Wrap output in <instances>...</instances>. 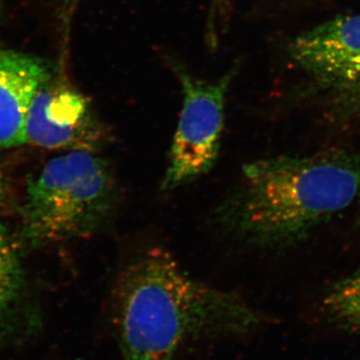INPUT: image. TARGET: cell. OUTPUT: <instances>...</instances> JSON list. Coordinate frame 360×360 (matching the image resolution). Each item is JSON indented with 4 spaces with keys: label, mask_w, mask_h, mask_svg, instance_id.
Returning <instances> with one entry per match:
<instances>
[{
    "label": "cell",
    "mask_w": 360,
    "mask_h": 360,
    "mask_svg": "<svg viewBox=\"0 0 360 360\" xmlns=\"http://www.w3.org/2000/svg\"><path fill=\"white\" fill-rule=\"evenodd\" d=\"M359 225H360V213H359Z\"/></svg>",
    "instance_id": "14"
},
{
    "label": "cell",
    "mask_w": 360,
    "mask_h": 360,
    "mask_svg": "<svg viewBox=\"0 0 360 360\" xmlns=\"http://www.w3.org/2000/svg\"><path fill=\"white\" fill-rule=\"evenodd\" d=\"M120 200L108 160L94 151H68L28 182L20 208L21 241L40 248L94 236L112 221Z\"/></svg>",
    "instance_id": "3"
},
{
    "label": "cell",
    "mask_w": 360,
    "mask_h": 360,
    "mask_svg": "<svg viewBox=\"0 0 360 360\" xmlns=\"http://www.w3.org/2000/svg\"><path fill=\"white\" fill-rule=\"evenodd\" d=\"M110 322L122 360H179L194 345L252 335L264 314L243 298L193 278L153 248L116 279Z\"/></svg>",
    "instance_id": "1"
},
{
    "label": "cell",
    "mask_w": 360,
    "mask_h": 360,
    "mask_svg": "<svg viewBox=\"0 0 360 360\" xmlns=\"http://www.w3.org/2000/svg\"><path fill=\"white\" fill-rule=\"evenodd\" d=\"M322 303L336 323L360 330V269L333 283Z\"/></svg>",
    "instance_id": "9"
},
{
    "label": "cell",
    "mask_w": 360,
    "mask_h": 360,
    "mask_svg": "<svg viewBox=\"0 0 360 360\" xmlns=\"http://www.w3.org/2000/svg\"><path fill=\"white\" fill-rule=\"evenodd\" d=\"M296 68L328 96L338 120L360 118V13L338 16L288 45Z\"/></svg>",
    "instance_id": "5"
},
{
    "label": "cell",
    "mask_w": 360,
    "mask_h": 360,
    "mask_svg": "<svg viewBox=\"0 0 360 360\" xmlns=\"http://www.w3.org/2000/svg\"><path fill=\"white\" fill-rule=\"evenodd\" d=\"M52 77L42 59L0 49V148L26 143V120L33 98Z\"/></svg>",
    "instance_id": "7"
},
{
    "label": "cell",
    "mask_w": 360,
    "mask_h": 360,
    "mask_svg": "<svg viewBox=\"0 0 360 360\" xmlns=\"http://www.w3.org/2000/svg\"><path fill=\"white\" fill-rule=\"evenodd\" d=\"M2 0H0V9H1Z\"/></svg>",
    "instance_id": "13"
},
{
    "label": "cell",
    "mask_w": 360,
    "mask_h": 360,
    "mask_svg": "<svg viewBox=\"0 0 360 360\" xmlns=\"http://www.w3.org/2000/svg\"><path fill=\"white\" fill-rule=\"evenodd\" d=\"M360 194V153L333 149L246 163L219 208L224 229L248 245L284 248L304 240Z\"/></svg>",
    "instance_id": "2"
},
{
    "label": "cell",
    "mask_w": 360,
    "mask_h": 360,
    "mask_svg": "<svg viewBox=\"0 0 360 360\" xmlns=\"http://www.w3.org/2000/svg\"><path fill=\"white\" fill-rule=\"evenodd\" d=\"M26 142L46 149L98 153L110 134L89 99L52 77L33 98L26 120Z\"/></svg>",
    "instance_id": "6"
},
{
    "label": "cell",
    "mask_w": 360,
    "mask_h": 360,
    "mask_svg": "<svg viewBox=\"0 0 360 360\" xmlns=\"http://www.w3.org/2000/svg\"><path fill=\"white\" fill-rule=\"evenodd\" d=\"M63 11H65V25H70L71 15L75 13L79 0H63Z\"/></svg>",
    "instance_id": "12"
},
{
    "label": "cell",
    "mask_w": 360,
    "mask_h": 360,
    "mask_svg": "<svg viewBox=\"0 0 360 360\" xmlns=\"http://www.w3.org/2000/svg\"><path fill=\"white\" fill-rule=\"evenodd\" d=\"M231 0H212L210 6V22H208V35L210 41L217 39V27L220 22H224L231 11Z\"/></svg>",
    "instance_id": "10"
},
{
    "label": "cell",
    "mask_w": 360,
    "mask_h": 360,
    "mask_svg": "<svg viewBox=\"0 0 360 360\" xmlns=\"http://www.w3.org/2000/svg\"><path fill=\"white\" fill-rule=\"evenodd\" d=\"M181 84L184 103L161 191H172L210 172L219 158L224 127L225 97L233 78L231 70L213 82L191 75L170 63Z\"/></svg>",
    "instance_id": "4"
},
{
    "label": "cell",
    "mask_w": 360,
    "mask_h": 360,
    "mask_svg": "<svg viewBox=\"0 0 360 360\" xmlns=\"http://www.w3.org/2000/svg\"><path fill=\"white\" fill-rule=\"evenodd\" d=\"M25 296V277L15 245L0 221V333H13Z\"/></svg>",
    "instance_id": "8"
},
{
    "label": "cell",
    "mask_w": 360,
    "mask_h": 360,
    "mask_svg": "<svg viewBox=\"0 0 360 360\" xmlns=\"http://www.w3.org/2000/svg\"><path fill=\"white\" fill-rule=\"evenodd\" d=\"M11 200V191H9L8 184L4 176L2 168L0 167V205H6Z\"/></svg>",
    "instance_id": "11"
}]
</instances>
